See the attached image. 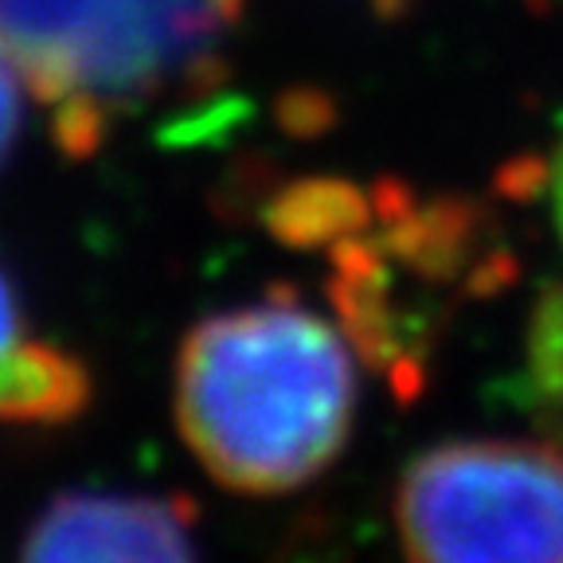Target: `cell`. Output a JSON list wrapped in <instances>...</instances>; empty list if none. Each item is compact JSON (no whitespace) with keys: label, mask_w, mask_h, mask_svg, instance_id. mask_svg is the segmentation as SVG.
Wrapping results in <instances>:
<instances>
[{"label":"cell","mask_w":563,"mask_h":563,"mask_svg":"<svg viewBox=\"0 0 563 563\" xmlns=\"http://www.w3.org/2000/svg\"><path fill=\"white\" fill-rule=\"evenodd\" d=\"M239 16L243 0H0V52L59 150L90 157L118 118L211 79Z\"/></svg>","instance_id":"obj_2"},{"label":"cell","mask_w":563,"mask_h":563,"mask_svg":"<svg viewBox=\"0 0 563 563\" xmlns=\"http://www.w3.org/2000/svg\"><path fill=\"white\" fill-rule=\"evenodd\" d=\"M552 216L563 239V145H560V157H555V173H552Z\"/></svg>","instance_id":"obj_7"},{"label":"cell","mask_w":563,"mask_h":563,"mask_svg":"<svg viewBox=\"0 0 563 563\" xmlns=\"http://www.w3.org/2000/svg\"><path fill=\"white\" fill-rule=\"evenodd\" d=\"M32 341L35 336H27L24 329V306H20L16 282L0 266V384L9 379V372L20 364Z\"/></svg>","instance_id":"obj_5"},{"label":"cell","mask_w":563,"mask_h":563,"mask_svg":"<svg viewBox=\"0 0 563 563\" xmlns=\"http://www.w3.org/2000/svg\"><path fill=\"white\" fill-rule=\"evenodd\" d=\"M396 532L427 563H563V450L517 439L422 450L399 477Z\"/></svg>","instance_id":"obj_3"},{"label":"cell","mask_w":563,"mask_h":563,"mask_svg":"<svg viewBox=\"0 0 563 563\" xmlns=\"http://www.w3.org/2000/svg\"><path fill=\"white\" fill-rule=\"evenodd\" d=\"M20 555L157 563L196 555V505L161 493H63L27 525Z\"/></svg>","instance_id":"obj_4"},{"label":"cell","mask_w":563,"mask_h":563,"mask_svg":"<svg viewBox=\"0 0 563 563\" xmlns=\"http://www.w3.org/2000/svg\"><path fill=\"white\" fill-rule=\"evenodd\" d=\"M24 79L20 70L12 67V59L0 52V168L12 157L20 137V125H24Z\"/></svg>","instance_id":"obj_6"},{"label":"cell","mask_w":563,"mask_h":563,"mask_svg":"<svg viewBox=\"0 0 563 563\" xmlns=\"http://www.w3.org/2000/svg\"><path fill=\"white\" fill-rule=\"evenodd\" d=\"M356 415L352 344L294 294L203 317L176 356V422L211 482L274 497L336 462Z\"/></svg>","instance_id":"obj_1"}]
</instances>
